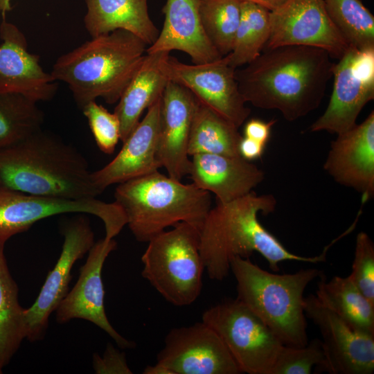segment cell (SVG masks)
<instances>
[{
	"label": "cell",
	"instance_id": "1",
	"mask_svg": "<svg viewBox=\"0 0 374 374\" xmlns=\"http://www.w3.org/2000/svg\"><path fill=\"white\" fill-rule=\"evenodd\" d=\"M321 48L299 45L264 49L235 76L246 103L279 111L294 121L321 103L335 65Z\"/></svg>",
	"mask_w": 374,
	"mask_h": 374
},
{
	"label": "cell",
	"instance_id": "2",
	"mask_svg": "<svg viewBox=\"0 0 374 374\" xmlns=\"http://www.w3.org/2000/svg\"><path fill=\"white\" fill-rule=\"evenodd\" d=\"M84 157L74 147L42 129L0 149L1 184L22 193L71 199L101 193Z\"/></svg>",
	"mask_w": 374,
	"mask_h": 374
},
{
	"label": "cell",
	"instance_id": "3",
	"mask_svg": "<svg viewBox=\"0 0 374 374\" xmlns=\"http://www.w3.org/2000/svg\"><path fill=\"white\" fill-rule=\"evenodd\" d=\"M147 46L133 33L116 30L59 57L50 73L68 85L81 109L98 98L114 104L142 64Z\"/></svg>",
	"mask_w": 374,
	"mask_h": 374
},
{
	"label": "cell",
	"instance_id": "4",
	"mask_svg": "<svg viewBox=\"0 0 374 374\" xmlns=\"http://www.w3.org/2000/svg\"><path fill=\"white\" fill-rule=\"evenodd\" d=\"M114 197L132 233L141 242L181 222L200 229L211 208L209 192L158 170L118 184Z\"/></svg>",
	"mask_w": 374,
	"mask_h": 374
},
{
	"label": "cell",
	"instance_id": "5",
	"mask_svg": "<svg viewBox=\"0 0 374 374\" xmlns=\"http://www.w3.org/2000/svg\"><path fill=\"white\" fill-rule=\"evenodd\" d=\"M230 270L236 280L237 299L253 312L286 346L308 343L303 293L322 271L315 268L293 274L269 272L249 258L234 257Z\"/></svg>",
	"mask_w": 374,
	"mask_h": 374
},
{
	"label": "cell",
	"instance_id": "6",
	"mask_svg": "<svg viewBox=\"0 0 374 374\" xmlns=\"http://www.w3.org/2000/svg\"><path fill=\"white\" fill-rule=\"evenodd\" d=\"M276 206L272 195L251 191L229 202H217L211 208L199 229L200 254L211 279L226 278L234 257L263 252L274 235L260 223L258 214L268 215Z\"/></svg>",
	"mask_w": 374,
	"mask_h": 374
},
{
	"label": "cell",
	"instance_id": "7",
	"mask_svg": "<svg viewBox=\"0 0 374 374\" xmlns=\"http://www.w3.org/2000/svg\"><path fill=\"white\" fill-rule=\"evenodd\" d=\"M172 227L148 242L141 274L168 302L186 306L197 299L203 286L199 229L184 222Z\"/></svg>",
	"mask_w": 374,
	"mask_h": 374
},
{
	"label": "cell",
	"instance_id": "8",
	"mask_svg": "<svg viewBox=\"0 0 374 374\" xmlns=\"http://www.w3.org/2000/svg\"><path fill=\"white\" fill-rule=\"evenodd\" d=\"M202 321L220 336L242 373H270L284 344L243 303L235 299L211 306Z\"/></svg>",
	"mask_w": 374,
	"mask_h": 374
},
{
	"label": "cell",
	"instance_id": "9",
	"mask_svg": "<svg viewBox=\"0 0 374 374\" xmlns=\"http://www.w3.org/2000/svg\"><path fill=\"white\" fill-rule=\"evenodd\" d=\"M86 213L100 218L105 238L113 239L127 225L125 215L115 202L96 198L71 199L28 194L0 186V240L26 231L35 222L63 213Z\"/></svg>",
	"mask_w": 374,
	"mask_h": 374
},
{
	"label": "cell",
	"instance_id": "10",
	"mask_svg": "<svg viewBox=\"0 0 374 374\" xmlns=\"http://www.w3.org/2000/svg\"><path fill=\"white\" fill-rule=\"evenodd\" d=\"M335 64L333 90L323 114L310 131L341 134L357 123L363 107L374 98V49L350 50Z\"/></svg>",
	"mask_w": 374,
	"mask_h": 374
},
{
	"label": "cell",
	"instance_id": "11",
	"mask_svg": "<svg viewBox=\"0 0 374 374\" xmlns=\"http://www.w3.org/2000/svg\"><path fill=\"white\" fill-rule=\"evenodd\" d=\"M270 25L264 49L307 46L321 48L339 60L352 48L330 19L323 0H287L270 12Z\"/></svg>",
	"mask_w": 374,
	"mask_h": 374
},
{
	"label": "cell",
	"instance_id": "12",
	"mask_svg": "<svg viewBox=\"0 0 374 374\" xmlns=\"http://www.w3.org/2000/svg\"><path fill=\"white\" fill-rule=\"evenodd\" d=\"M156 363L167 374L242 373L220 336L202 321L172 328Z\"/></svg>",
	"mask_w": 374,
	"mask_h": 374
},
{
	"label": "cell",
	"instance_id": "13",
	"mask_svg": "<svg viewBox=\"0 0 374 374\" xmlns=\"http://www.w3.org/2000/svg\"><path fill=\"white\" fill-rule=\"evenodd\" d=\"M305 316L319 328L324 359L320 367L331 374H371L374 335L356 330L324 307L315 295L304 297Z\"/></svg>",
	"mask_w": 374,
	"mask_h": 374
},
{
	"label": "cell",
	"instance_id": "14",
	"mask_svg": "<svg viewBox=\"0 0 374 374\" xmlns=\"http://www.w3.org/2000/svg\"><path fill=\"white\" fill-rule=\"evenodd\" d=\"M169 80L188 89L202 103L239 127L250 114L226 56L210 62L188 64L169 56Z\"/></svg>",
	"mask_w": 374,
	"mask_h": 374
},
{
	"label": "cell",
	"instance_id": "15",
	"mask_svg": "<svg viewBox=\"0 0 374 374\" xmlns=\"http://www.w3.org/2000/svg\"><path fill=\"white\" fill-rule=\"evenodd\" d=\"M64 242L60 257L48 274L34 303L24 309L25 339L30 341L42 339L48 328V319L69 291L71 269L94 244V234L89 221L79 217L63 229Z\"/></svg>",
	"mask_w": 374,
	"mask_h": 374
},
{
	"label": "cell",
	"instance_id": "16",
	"mask_svg": "<svg viewBox=\"0 0 374 374\" xmlns=\"http://www.w3.org/2000/svg\"><path fill=\"white\" fill-rule=\"evenodd\" d=\"M114 239L104 238L94 243L88 252L86 262L80 269L76 284L60 303L56 321L65 323L73 319H82L104 330L123 349L132 348L135 343L121 335L107 317L102 269L106 258L116 249Z\"/></svg>",
	"mask_w": 374,
	"mask_h": 374
},
{
	"label": "cell",
	"instance_id": "17",
	"mask_svg": "<svg viewBox=\"0 0 374 374\" xmlns=\"http://www.w3.org/2000/svg\"><path fill=\"white\" fill-rule=\"evenodd\" d=\"M323 168L338 184L362 194V204L374 195V112L360 124L337 134Z\"/></svg>",
	"mask_w": 374,
	"mask_h": 374
},
{
	"label": "cell",
	"instance_id": "18",
	"mask_svg": "<svg viewBox=\"0 0 374 374\" xmlns=\"http://www.w3.org/2000/svg\"><path fill=\"white\" fill-rule=\"evenodd\" d=\"M0 93H19L35 101H48L57 84L44 71L39 57L28 51L26 37L3 17L0 25Z\"/></svg>",
	"mask_w": 374,
	"mask_h": 374
},
{
	"label": "cell",
	"instance_id": "19",
	"mask_svg": "<svg viewBox=\"0 0 374 374\" xmlns=\"http://www.w3.org/2000/svg\"><path fill=\"white\" fill-rule=\"evenodd\" d=\"M161 97L148 109L144 118L123 142L114 159L92 172V180L102 193L106 188L139 177L161 168L157 157Z\"/></svg>",
	"mask_w": 374,
	"mask_h": 374
},
{
	"label": "cell",
	"instance_id": "20",
	"mask_svg": "<svg viewBox=\"0 0 374 374\" xmlns=\"http://www.w3.org/2000/svg\"><path fill=\"white\" fill-rule=\"evenodd\" d=\"M195 104L188 89L171 81L161 96L157 157L168 176L177 180L188 174V145Z\"/></svg>",
	"mask_w": 374,
	"mask_h": 374
},
{
	"label": "cell",
	"instance_id": "21",
	"mask_svg": "<svg viewBox=\"0 0 374 374\" xmlns=\"http://www.w3.org/2000/svg\"><path fill=\"white\" fill-rule=\"evenodd\" d=\"M199 4V0H167L163 8V28L146 53L177 50L188 54L193 64L221 58L204 32Z\"/></svg>",
	"mask_w": 374,
	"mask_h": 374
},
{
	"label": "cell",
	"instance_id": "22",
	"mask_svg": "<svg viewBox=\"0 0 374 374\" xmlns=\"http://www.w3.org/2000/svg\"><path fill=\"white\" fill-rule=\"evenodd\" d=\"M188 175L196 186L215 194L221 203L248 194L264 179L263 172L241 157L206 153L191 156Z\"/></svg>",
	"mask_w": 374,
	"mask_h": 374
},
{
	"label": "cell",
	"instance_id": "23",
	"mask_svg": "<svg viewBox=\"0 0 374 374\" xmlns=\"http://www.w3.org/2000/svg\"><path fill=\"white\" fill-rule=\"evenodd\" d=\"M170 53L145 54L144 60L123 91L114 113L121 127V141L123 142L140 121L143 112L148 109L170 82L167 62Z\"/></svg>",
	"mask_w": 374,
	"mask_h": 374
},
{
	"label": "cell",
	"instance_id": "24",
	"mask_svg": "<svg viewBox=\"0 0 374 374\" xmlns=\"http://www.w3.org/2000/svg\"><path fill=\"white\" fill-rule=\"evenodd\" d=\"M87 6L84 26L91 37L121 29L150 46L159 35L148 13V0H87Z\"/></svg>",
	"mask_w": 374,
	"mask_h": 374
},
{
	"label": "cell",
	"instance_id": "25",
	"mask_svg": "<svg viewBox=\"0 0 374 374\" xmlns=\"http://www.w3.org/2000/svg\"><path fill=\"white\" fill-rule=\"evenodd\" d=\"M316 297L353 329L374 335V303L356 287L349 276H334L327 281L319 276Z\"/></svg>",
	"mask_w": 374,
	"mask_h": 374
},
{
	"label": "cell",
	"instance_id": "26",
	"mask_svg": "<svg viewBox=\"0 0 374 374\" xmlns=\"http://www.w3.org/2000/svg\"><path fill=\"white\" fill-rule=\"evenodd\" d=\"M242 136L238 127L196 98L189 136L188 154H215L240 157Z\"/></svg>",
	"mask_w": 374,
	"mask_h": 374
},
{
	"label": "cell",
	"instance_id": "27",
	"mask_svg": "<svg viewBox=\"0 0 374 374\" xmlns=\"http://www.w3.org/2000/svg\"><path fill=\"white\" fill-rule=\"evenodd\" d=\"M0 240V368L6 366L25 339L24 312Z\"/></svg>",
	"mask_w": 374,
	"mask_h": 374
},
{
	"label": "cell",
	"instance_id": "28",
	"mask_svg": "<svg viewBox=\"0 0 374 374\" xmlns=\"http://www.w3.org/2000/svg\"><path fill=\"white\" fill-rule=\"evenodd\" d=\"M241 15L233 48L226 55L235 69L255 60L270 36V12L255 3L241 0Z\"/></svg>",
	"mask_w": 374,
	"mask_h": 374
},
{
	"label": "cell",
	"instance_id": "29",
	"mask_svg": "<svg viewBox=\"0 0 374 374\" xmlns=\"http://www.w3.org/2000/svg\"><path fill=\"white\" fill-rule=\"evenodd\" d=\"M37 102L19 93H0V149L40 130L44 114Z\"/></svg>",
	"mask_w": 374,
	"mask_h": 374
},
{
	"label": "cell",
	"instance_id": "30",
	"mask_svg": "<svg viewBox=\"0 0 374 374\" xmlns=\"http://www.w3.org/2000/svg\"><path fill=\"white\" fill-rule=\"evenodd\" d=\"M326 11L350 47L374 49V17L360 0H323Z\"/></svg>",
	"mask_w": 374,
	"mask_h": 374
},
{
	"label": "cell",
	"instance_id": "31",
	"mask_svg": "<svg viewBox=\"0 0 374 374\" xmlns=\"http://www.w3.org/2000/svg\"><path fill=\"white\" fill-rule=\"evenodd\" d=\"M241 0H199L204 32L223 57L231 51L241 15Z\"/></svg>",
	"mask_w": 374,
	"mask_h": 374
},
{
	"label": "cell",
	"instance_id": "32",
	"mask_svg": "<svg viewBox=\"0 0 374 374\" xmlns=\"http://www.w3.org/2000/svg\"><path fill=\"white\" fill-rule=\"evenodd\" d=\"M323 359L321 341L318 339L302 347L283 345L269 374H310L312 368L320 366Z\"/></svg>",
	"mask_w": 374,
	"mask_h": 374
},
{
	"label": "cell",
	"instance_id": "33",
	"mask_svg": "<svg viewBox=\"0 0 374 374\" xmlns=\"http://www.w3.org/2000/svg\"><path fill=\"white\" fill-rule=\"evenodd\" d=\"M82 110L98 148L105 154H112L121 140L120 121L117 115L97 104L96 100L87 104Z\"/></svg>",
	"mask_w": 374,
	"mask_h": 374
},
{
	"label": "cell",
	"instance_id": "34",
	"mask_svg": "<svg viewBox=\"0 0 374 374\" xmlns=\"http://www.w3.org/2000/svg\"><path fill=\"white\" fill-rule=\"evenodd\" d=\"M349 277L360 292L374 303V244L363 231L358 233L356 237Z\"/></svg>",
	"mask_w": 374,
	"mask_h": 374
},
{
	"label": "cell",
	"instance_id": "35",
	"mask_svg": "<svg viewBox=\"0 0 374 374\" xmlns=\"http://www.w3.org/2000/svg\"><path fill=\"white\" fill-rule=\"evenodd\" d=\"M93 368L96 373H132L127 364L125 354L109 344H107L103 357L94 356Z\"/></svg>",
	"mask_w": 374,
	"mask_h": 374
},
{
	"label": "cell",
	"instance_id": "36",
	"mask_svg": "<svg viewBox=\"0 0 374 374\" xmlns=\"http://www.w3.org/2000/svg\"><path fill=\"white\" fill-rule=\"evenodd\" d=\"M275 123V120L265 122L260 119L252 118L244 125V136L266 145L270 137L271 127Z\"/></svg>",
	"mask_w": 374,
	"mask_h": 374
},
{
	"label": "cell",
	"instance_id": "37",
	"mask_svg": "<svg viewBox=\"0 0 374 374\" xmlns=\"http://www.w3.org/2000/svg\"><path fill=\"white\" fill-rule=\"evenodd\" d=\"M266 145L253 139L242 137L239 144V153L247 161L260 159L264 153Z\"/></svg>",
	"mask_w": 374,
	"mask_h": 374
},
{
	"label": "cell",
	"instance_id": "38",
	"mask_svg": "<svg viewBox=\"0 0 374 374\" xmlns=\"http://www.w3.org/2000/svg\"><path fill=\"white\" fill-rule=\"evenodd\" d=\"M260 6L269 12L274 11L282 6L287 0H242Z\"/></svg>",
	"mask_w": 374,
	"mask_h": 374
},
{
	"label": "cell",
	"instance_id": "39",
	"mask_svg": "<svg viewBox=\"0 0 374 374\" xmlns=\"http://www.w3.org/2000/svg\"><path fill=\"white\" fill-rule=\"evenodd\" d=\"M10 1L11 0H0V11L3 17H5L6 13L11 9Z\"/></svg>",
	"mask_w": 374,
	"mask_h": 374
},
{
	"label": "cell",
	"instance_id": "40",
	"mask_svg": "<svg viewBox=\"0 0 374 374\" xmlns=\"http://www.w3.org/2000/svg\"><path fill=\"white\" fill-rule=\"evenodd\" d=\"M1 185H2V184H1V179H0V186H1Z\"/></svg>",
	"mask_w": 374,
	"mask_h": 374
}]
</instances>
